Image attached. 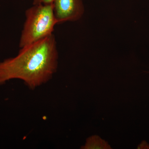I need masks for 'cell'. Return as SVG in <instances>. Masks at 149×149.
<instances>
[{
  "label": "cell",
  "mask_w": 149,
  "mask_h": 149,
  "mask_svg": "<svg viewBox=\"0 0 149 149\" xmlns=\"http://www.w3.org/2000/svg\"><path fill=\"white\" fill-rule=\"evenodd\" d=\"M56 41L53 34L20 49L14 57L0 62V85L13 79L33 90L52 78L58 65Z\"/></svg>",
  "instance_id": "6da1fadb"
},
{
  "label": "cell",
  "mask_w": 149,
  "mask_h": 149,
  "mask_svg": "<svg viewBox=\"0 0 149 149\" xmlns=\"http://www.w3.org/2000/svg\"><path fill=\"white\" fill-rule=\"evenodd\" d=\"M25 15L26 19L19 40L20 49L52 35L57 24L53 3L33 5L26 10Z\"/></svg>",
  "instance_id": "7a4b0ae2"
},
{
  "label": "cell",
  "mask_w": 149,
  "mask_h": 149,
  "mask_svg": "<svg viewBox=\"0 0 149 149\" xmlns=\"http://www.w3.org/2000/svg\"><path fill=\"white\" fill-rule=\"evenodd\" d=\"M54 15L57 24L80 19L84 13L81 0H54Z\"/></svg>",
  "instance_id": "3957f363"
},
{
  "label": "cell",
  "mask_w": 149,
  "mask_h": 149,
  "mask_svg": "<svg viewBox=\"0 0 149 149\" xmlns=\"http://www.w3.org/2000/svg\"><path fill=\"white\" fill-rule=\"evenodd\" d=\"M83 149H111L107 142L102 139L100 136L94 135L86 139L84 146L80 148Z\"/></svg>",
  "instance_id": "277c9868"
},
{
  "label": "cell",
  "mask_w": 149,
  "mask_h": 149,
  "mask_svg": "<svg viewBox=\"0 0 149 149\" xmlns=\"http://www.w3.org/2000/svg\"><path fill=\"white\" fill-rule=\"evenodd\" d=\"M54 0H33V5L47 4L52 3Z\"/></svg>",
  "instance_id": "5b68a950"
}]
</instances>
